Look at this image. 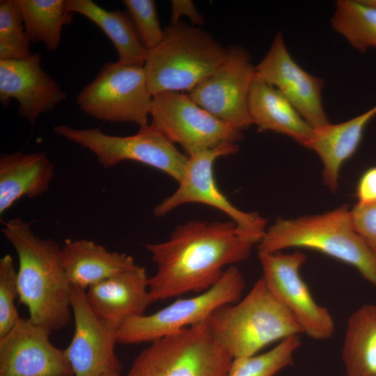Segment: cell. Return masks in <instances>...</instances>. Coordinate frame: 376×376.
<instances>
[{
  "instance_id": "obj_29",
  "label": "cell",
  "mask_w": 376,
  "mask_h": 376,
  "mask_svg": "<svg viewBox=\"0 0 376 376\" xmlns=\"http://www.w3.org/2000/svg\"><path fill=\"white\" fill-rule=\"evenodd\" d=\"M122 2L141 42L148 50L155 47L164 38L165 31L161 28L155 1L123 0Z\"/></svg>"
},
{
  "instance_id": "obj_6",
  "label": "cell",
  "mask_w": 376,
  "mask_h": 376,
  "mask_svg": "<svg viewBox=\"0 0 376 376\" xmlns=\"http://www.w3.org/2000/svg\"><path fill=\"white\" fill-rule=\"evenodd\" d=\"M233 360L205 321L150 343L126 376H226Z\"/></svg>"
},
{
  "instance_id": "obj_12",
  "label": "cell",
  "mask_w": 376,
  "mask_h": 376,
  "mask_svg": "<svg viewBox=\"0 0 376 376\" xmlns=\"http://www.w3.org/2000/svg\"><path fill=\"white\" fill-rule=\"evenodd\" d=\"M258 257L262 278L303 334L315 340L330 338L335 330L334 319L327 308L315 301L300 274L306 255L297 249L288 253L258 252Z\"/></svg>"
},
{
  "instance_id": "obj_26",
  "label": "cell",
  "mask_w": 376,
  "mask_h": 376,
  "mask_svg": "<svg viewBox=\"0 0 376 376\" xmlns=\"http://www.w3.org/2000/svg\"><path fill=\"white\" fill-rule=\"evenodd\" d=\"M331 25L356 50L376 49V6L368 0H338Z\"/></svg>"
},
{
  "instance_id": "obj_17",
  "label": "cell",
  "mask_w": 376,
  "mask_h": 376,
  "mask_svg": "<svg viewBox=\"0 0 376 376\" xmlns=\"http://www.w3.org/2000/svg\"><path fill=\"white\" fill-rule=\"evenodd\" d=\"M67 95L41 66L38 53L15 60H0V102L8 107L18 103L19 115L33 125L42 114L53 110Z\"/></svg>"
},
{
  "instance_id": "obj_34",
  "label": "cell",
  "mask_w": 376,
  "mask_h": 376,
  "mask_svg": "<svg viewBox=\"0 0 376 376\" xmlns=\"http://www.w3.org/2000/svg\"><path fill=\"white\" fill-rule=\"evenodd\" d=\"M105 376H120V373L109 374Z\"/></svg>"
},
{
  "instance_id": "obj_28",
  "label": "cell",
  "mask_w": 376,
  "mask_h": 376,
  "mask_svg": "<svg viewBox=\"0 0 376 376\" xmlns=\"http://www.w3.org/2000/svg\"><path fill=\"white\" fill-rule=\"evenodd\" d=\"M30 41L16 0L0 1V60L30 56Z\"/></svg>"
},
{
  "instance_id": "obj_1",
  "label": "cell",
  "mask_w": 376,
  "mask_h": 376,
  "mask_svg": "<svg viewBox=\"0 0 376 376\" xmlns=\"http://www.w3.org/2000/svg\"><path fill=\"white\" fill-rule=\"evenodd\" d=\"M254 244L232 220L189 221L166 241L144 244L157 267L148 280L152 302L208 290L226 267L246 260Z\"/></svg>"
},
{
  "instance_id": "obj_24",
  "label": "cell",
  "mask_w": 376,
  "mask_h": 376,
  "mask_svg": "<svg viewBox=\"0 0 376 376\" xmlns=\"http://www.w3.org/2000/svg\"><path fill=\"white\" fill-rule=\"evenodd\" d=\"M342 359L347 376H376V305L365 304L350 316Z\"/></svg>"
},
{
  "instance_id": "obj_23",
  "label": "cell",
  "mask_w": 376,
  "mask_h": 376,
  "mask_svg": "<svg viewBox=\"0 0 376 376\" xmlns=\"http://www.w3.org/2000/svg\"><path fill=\"white\" fill-rule=\"evenodd\" d=\"M69 10L88 18L109 38L118 55L117 61L125 65H143L148 50L141 42L127 13L108 11L91 0H68Z\"/></svg>"
},
{
  "instance_id": "obj_27",
  "label": "cell",
  "mask_w": 376,
  "mask_h": 376,
  "mask_svg": "<svg viewBox=\"0 0 376 376\" xmlns=\"http://www.w3.org/2000/svg\"><path fill=\"white\" fill-rule=\"evenodd\" d=\"M301 344L299 335L292 336L264 353L233 359L226 376H274L293 363Z\"/></svg>"
},
{
  "instance_id": "obj_32",
  "label": "cell",
  "mask_w": 376,
  "mask_h": 376,
  "mask_svg": "<svg viewBox=\"0 0 376 376\" xmlns=\"http://www.w3.org/2000/svg\"><path fill=\"white\" fill-rule=\"evenodd\" d=\"M171 22L176 24L180 22L181 17H187L193 26H201L204 24V19L190 0H172L171 1Z\"/></svg>"
},
{
  "instance_id": "obj_14",
  "label": "cell",
  "mask_w": 376,
  "mask_h": 376,
  "mask_svg": "<svg viewBox=\"0 0 376 376\" xmlns=\"http://www.w3.org/2000/svg\"><path fill=\"white\" fill-rule=\"evenodd\" d=\"M70 300L75 329L64 352L74 376L120 373L122 366L115 352L117 330L94 313L85 290L71 285Z\"/></svg>"
},
{
  "instance_id": "obj_20",
  "label": "cell",
  "mask_w": 376,
  "mask_h": 376,
  "mask_svg": "<svg viewBox=\"0 0 376 376\" xmlns=\"http://www.w3.org/2000/svg\"><path fill=\"white\" fill-rule=\"evenodd\" d=\"M55 166L42 152L21 151L0 156V216L23 197L36 198L46 193Z\"/></svg>"
},
{
  "instance_id": "obj_22",
  "label": "cell",
  "mask_w": 376,
  "mask_h": 376,
  "mask_svg": "<svg viewBox=\"0 0 376 376\" xmlns=\"http://www.w3.org/2000/svg\"><path fill=\"white\" fill-rule=\"evenodd\" d=\"M249 111L258 132L285 135L306 147L314 129L275 88L256 76L250 91Z\"/></svg>"
},
{
  "instance_id": "obj_4",
  "label": "cell",
  "mask_w": 376,
  "mask_h": 376,
  "mask_svg": "<svg viewBox=\"0 0 376 376\" xmlns=\"http://www.w3.org/2000/svg\"><path fill=\"white\" fill-rule=\"evenodd\" d=\"M206 322L214 339L233 359L256 354L272 343L303 334L262 277L242 299L220 307Z\"/></svg>"
},
{
  "instance_id": "obj_8",
  "label": "cell",
  "mask_w": 376,
  "mask_h": 376,
  "mask_svg": "<svg viewBox=\"0 0 376 376\" xmlns=\"http://www.w3.org/2000/svg\"><path fill=\"white\" fill-rule=\"evenodd\" d=\"M53 130L89 150L106 169L123 161H134L161 171L179 182L189 160L152 124L125 136L109 135L99 128L77 129L66 125H58Z\"/></svg>"
},
{
  "instance_id": "obj_9",
  "label": "cell",
  "mask_w": 376,
  "mask_h": 376,
  "mask_svg": "<svg viewBox=\"0 0 376 376\" xmlns=\"http://www.w3.org/2000/svg\"><path fill=\"white\" fill-rule=\"evenodd\" d=\"M153 96L143 65L107 62L79 93L77 104L86 115L109 123L148 125Z\"/></svg>"
},
{
  "instance_id": "obj_35",
  "label": "cell",
  "mask_w": 376,
  "mask_h": 376,
  "mask_svg": "<svg viewBox=\"0 0 376 376\" xmlns=\"http://www.w3.org/2000/svg\"><path fill=\"white\" fill-rule=\"evenodd\" d=\"M371 3L376 6V0H368Z\"/></svg>"
},
{
  "instance_id": "obj_10",
  "label": "cell",
  "mask_w": 376,
  "mask_h": 376,
  "mask_svg": "<svg viewBox=\"0 0 376 376\" xmlns=\"http://www.w3.org/2000/svg\"><path fill=\"white\" fill-rule=\"evenodd\" d=\"M151 123L189 157L225 143H237L240 132L197 104L183 92H163L152 98Z\"/></svg>"
},
{
  "instance_id": "obj_16",
  "label": "cell",
  "mask_w": 376,
  "mask_h": 376,
  "mask_svg": "<svg viewBox=\"0 0 376 376\" xmlns=\"http://www.w3.org/2000/svg\"><path fill=\"white\" fill-rule=\"evenodd\" d=\"M50 334L21 318L0 337V376H74L64 350L52 343Z\"/></svg>"
},
{
  "instance_id": "obj_18",
  "label": "cell",
  "mask_w": 376,
  "mask_h": 376,
  "mask_svg": "<svg viewBox=\"0 0 376 376\" xmlns=\"http://www.w3.org/2000/svg\"><path fill=\"white\" fill-rule=\"evenodd\" d=\"M146 269L132 268L106 279L86 290L90 306L116 330L127 320L145 315L152 303Z\"/></svg>"
},
{
  "instance_id": "obj_21",
  "label": "cell",
  "mask_w": 376,
  "mask_h": 376,
  "mask_svg": "<svg viewBox=\"0 0 376 376\" xmlns=\"http://www.w3.org/2000/svg\"><path fill=\"white\" fill-rule=\"evenodd\" d=\"M375 116L376 104L348 120L314 130L306 148L320 157L322 182L331 192L338 189L343 164L356 152L366 125Z\"/></svg>"
},
{
  "instance_id": "obj_31",
  "label": "cell",
  "mask_w": 376,
  "mask_h": 376,
  "mask_svg": "<svg viewBox=\"0 0 376 376\" xmlns=\"http://www.w3.org/2000/svg\"><path fill=\"white\" fill-rule=\"evenodd\" d=\"M350 213L355 230L376 256V202L357 203Z\"/></svg>"
},
{
  "instance_id": "obj_2",
  "label": "cell",
  "mask_w": 376,
  "mask_h": 376,
  "mask_svg": "<svg viewBox=\"0 0 376 376\" xmlns=\"http://www.w3.org/2000/svg\"><path fill=\"white\" fill-rule=\"evenodd\" d=\"M31 222L13 218L1 232L18 258L19 301L29 311V318L51 332L72 320L70 288L60 262L61 246L52 238L43 239L31 228Z\"/></svg>"
},
{
  "instance_id": "obj_30",
  "label": "cell",
  "mask_w": 376,
  "mask_h": 376,
  "mask_svg": "<svg viewBox=\"0 0 376 376\" xmlns=\"http://www.w3.org/2000/svg\"><path fill=\"white\" fill-rule=\"evenodd\" d=\"M17 299V273L12 256L6 254L0 259V337L21 318L15 305Z\"/></svg>"
},
{
  "instance_id": "obj_15",
  "label": "cell",
  "mask_w": 376,
  "mask_h": 376,
  "mask_svg": "<svg viewBox=\"0 0 376 376\" xmlns=\"http://www.w3.org/2000/svg\"><path fill=\"white\" fill-rule=\"evenodd\" d=\"M256 76L277 89L314 129L331 123L322 105L324 81L302 69L289 53L281 31L256 66Z\"/></svg>"
},
{
  "instance_id": "obj_13",
  "label": "cell",
  "mask_w": 376,
  "mask_h": 376,
  "mask_svg": "<svg viewBox=\"0 0 376 376\" xmlns=\"http://www.w3.org/2000/svg\"><path fill=\"white\" fill-rule=\"evenodd\" d=\"M256 76L249 52L232 46L215 71L187 93L202 108L242 132L252 125L249 99Z\"/></svg>"
},
{
  "instance_id": "obj_3",
  "label": "cell",
  "mask_w": 376,
  "mask_h": 376,
  "mask_svg": "<svg viewBox=\"0 0 376 376\" xmlns=\"http://www.w3.org/2000/svg\"><path fill=\"white\" fill-rule=\"evenodd\" d=\"M315 250L355 268L376 288V256L355 230L346 205L322 214L279 219L267 228L258 252Z\"/></svg>"
},
{
  "instance_id": "obj_11",
  "label": "cell",
  "mask_w": 376,
  "mask_h": 376,
  "mask_svg": "<svg viewBox=\"0 0 376 376\" xmlns=\"http://www.w3.org/2000/svg\"><path fill=\"white\" fill-rule=\"evenodd\" d=\"M238 150L237 143H230L189 156L178 189L155 207V216H165L186 203H203L227 214L248 238L258 244L267 229V220L257 212H246L236 207L221 191L214 176L216 160Z\"/></svg>"
},
{
  "instance_id": "obj_19",
  "label": "cell",
  "mask_w": 376,
  "mask_h": 376,
  "mask_svg": "<svg viewBox=\"0 0 376 376\" xmlns=\"http://www.w3.org/2000/svg\"><path fill=\"white\" fill-rule=\"evenodd\" d=\"M60 262L70 285L85 290L136 265L132 256L109 251L85 239L65 240L61 249Z\"/></svg>"
},
{
  "instance_id": "obj_5",
  "label": "cell",
  "mask_w": 376,
  "mask_h": 376,
  "mask_svg": "<svg viewBox=\"0 0 376 376\" xmlns=\"http://www.w3.org/2000/svg\"><path fill=\"white\" fill-rule=\"evenodd\" d=\"M164 31L161 42L148 50L143 64L152 96L163 92L189 93L226 58L228 48L198 26L180 21Z\"/></svg>"
},
{
  "instance_id": "obj_25",
  "label": "cell",
  "mask_w": 376,
  "mask_h": 376,
  "mask_svg": "<svg viewBox=\"0 0 376 376\" xmlns=\"http://www.w3.org/2000/svg\"><path fill=\"white\" fill-rule=\"evenodd\" d=\"M30 42L42 43L49 51L61 43L63 26L72 19L68 0H16Z\"/></svg>"
},
{
  "instance_id": "obj_33",
  "label": "cell",
  "mask_w": 376,
  "mask_h": 376,
  "mask_svg": "<svg viewBox=\"0 0 376 376\" xmlns=\"http://www.w3.org/2000/svg\"><path fill=\"white\" fill-rule=\"evenodd\" d=\"M359 204L376 202V166L367 169L359 178L356 190Z\"/></svg>"
},
{
  "instance_id": "obj_7",
  "label": "cell",
  "mask_w": 376,
  "mask_h": 376,
  "mask_svg": "<svg viewBox=\"0 0 376 376\" xmlns=\"http://www.w3.org/2000/svg\"><path fill=\"white\" fill-rule=\"evenodd\" d=\"M245 288L240 270L230 266L208 290L192 297L178 299L150 315L127 320L117 329V342L123 345L152 343L205 322L220 307L238 301Z\"/></svg>"
}]
</instances>
